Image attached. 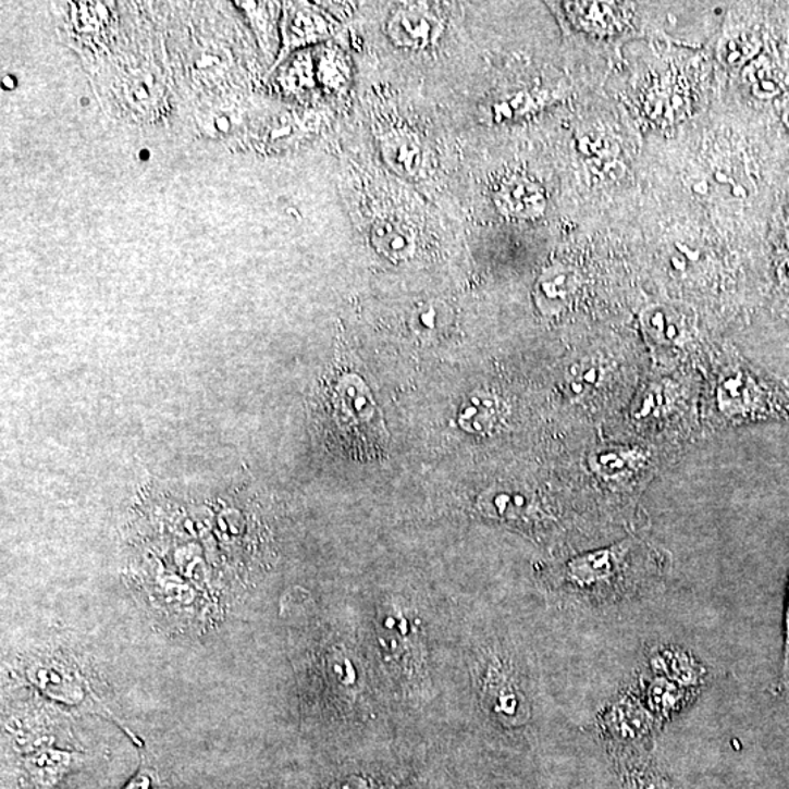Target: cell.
I'll list each match as a JSON object with an SVG mask.
<instances>
[{
    "label": "cell",
    "instance_id": "cell-1",
    "mask_svg": "<svg viewBox=\"0 0 789 789\" xmlns=\"http://www.w3.org/2000/svg\"><path fill=\"white\" fill-rule=\"evenodd\" d=\"M638 545L637 541L625 540L575 557L566 566L567 581L596 603H617L637 590L630 569Z\"/></svg>",
    "mask_w": 789,
    "mask_h": 789
},
{
    "label": "cell",
    "instance_id": "cell-2",
    "mask_svg": "<svg viewBox=\"0 0 789 789\" xmlns=\"http://www.w3.org/2000/svg\"><path fill=\"white\" fill-rule=\"evenodd\" d=\"M719 400L728 417L789 423V386L745 362L728 367L725 381H720Z\"/></svg>",
    "mask_w": 789,
    "mask_h": 789
},
{
    "label": "cell",
    "instance_id": "cell-3",
    "mask_svg": "<svg viewBox=\"0 0 789 789\" xmlns=\"http://www.w3.org/2000/svg\"><path fill=\"white\" fill-rule=\"evenodd\" d=\"M599 725L605 739L614 743L637 744L643 743L663 724L648 710L638 690H626L605 706L599 716Z\"/></svg>",
    "mask_w": 789,
    "mask_h": 789
},
{
    "label": "cell",
    "instance_id": "cell-4",
    "mask_svg": "<svg viewBox=\"0 0 789 789\" xmlns=\"http://www.w3.org/2000/svg\"><path fill=\"white\" fill-rule=\"evenodd\" d=\"M335 405L341 428L360 437L382 436L383 426L378 416L377 404L360 378L349 374L341 381L336 387Z\"/></svg>",
    "mask_w": 789,
    "mask_h": 789
},
{
    "label": "cell",
    "instance_id": "cell-5",
    "mask_svg": "<svg viewBox=\"0 0 789 789\" xmlns=\"http://www.w3.org/2000/svg\"><path fill=\"white\" fill-rule=\"evenodd\" d=\"M638 693L661 724L685 710L698 694L694 690L682 688L668 678L651 673L639 680Z\"/></svg>",
    "mask_w": 789,
    "mask_h": 789
},
{
    "label": "cell",
    "instance_id": "cell-6",
    "mask_svg": "<svg viewBox=\"0 0 789 789\" xmlns=\"http://www.w3.org/2000/svg\"><path fill=\"white\" fill-rule=\"evenodd\" d=\"M494 200L502 214L514 219H535L543 214L545 208L543 189L525 177H511L503 183Z\"/></svg>",
    "mask_w": 789,
    "mask_h": 789
},
{
    "label": "cell",
    "instance_id": "cell-7",
    "mask_svg": "<svg viewBox=\"0 0 789 789\" xmlns=\"http://www.w3.org/2000/svg\"><path fill=\"white\" fill-rule=\"evenodd\" d=\"M648 673L668 678L694 692H699L703 678H705V669L702 665L688 652L677 650V648H661V650L652 652L648 659Z\"/></svg>",
    "mask_w": 789,
    "mask_h": 789
},
{
    "label": "cell",
    "instance_id": "cell-8",
    "mask_svg": "<svg viewBox=\"0 0 789 789\" xmlns=\"http://www.w3.org/2000/svg\"><path fill=\"white\" fill-rule=\"evenodd\" d=\"M434 28H436V21L417 10L396 12L390 23V33L394 41L404 47H411V49L428 46L436 32Z\"/></svg>",
    "mask_w": 789,
    "mask_h": 789
},
{
    "label": "cell",
    "instance_id": "cell-9",
    "mask_svg": "<svg viewBox=\"0 0 789 789\" xmlns=\"http://www.w3.org/2000/svg\"><path fill=\"white\" fill-rule=\"evenodd\" d=\"M370 238H372L374 249L392 262H403V260L411 258L416 251L414 234L396 221H378L373 224Z\"/></svg>",
    "mask_w": 789,
    "mask_h": 789
},
{
    "label": "cell",
    "instance_id": "cell-10",
    "mask_svg": "<svg viewBox=\"0 0 789 789\" xmlns=\"http://www.w3.org/2000/svg\"><path fill=\"white\" fill-rule=\"evenodd\" d=\"M643 330L656 345H676L688 330L685 316L668 306H652L642 318Z\"/></svg>",
    "mask_w": 789,
    "mask_h": 789
},
{
    "label": "cell",
    "instance_id": "cell-11",
    "mask_svg": "<svg viewBox=\"0 0 789 789\" xmlns=\"http://www.w3.org/2000/svg\"><path fill=\"white\" fill-rule=\"evenodd\" d=\"M645 460L642 451L608 447V449L596 452L591 465L599 476L604 477L605 481L621 483V481L629 480L631 473L641 469Z\"/></svg>",
    "mask_w": 789,
    "mask_h": 789
},
{
    "label": "cell",
    "instance_id": "cell-12",
    "mask_svg": "<svg viewBox=\"0 0 789 789\" xmlns=\"http://www.w3.org/2000/svg\"><path fill=\"white\" fill-rule=\"evenodd\" d=\"M501 403L488 394L472 395L463 404L459 424L469 433H488L501 420Z\"/></svg>",
    "mask_w": 789,
    "mask_h": 789
},
{
    "label": "cell",
    "instance_id": "cell-13",
    "mask_svg": "<svg viewBox=\"0 0 789 789\" xmlns=\"http://www.w3.org/2000/svg\"><path fill=\"white\" fill-rule=\"evenodd\" d=\"M383 157L396 172L409 176L420 168L421 148L411 136H392L383 140Z\"/></svg>",
    "mask_w": 789,
    "mask_h": 789
},
{
    "label": "cell",
    "instance_id": "cell-14",
    "mask_svg": "<svg viewBox=\"0 0 789 789\" xmlns=\"http://www.w3.org/2000/svg\"><path fill=\"white\" fill-rule=\"evenodd\" d=\"M481 505H483L485 515L506 520L522 519L531 510L527 496L520 493L505 492V490L485 494Z\"/></svg>",
    "mask_w": 789,
    "mask_h": 789
},
{
    "label": "cell",
    "instance_id": "cell-15",
    "mask_svg": "<svg viewBox=\"0 0 789 789\" xmlns=\"http://www.w3.org/2000/svg\"><path fill=\"white\" fill-rule=\"evenodd\" d=\"M67 765H70V757L66 754H42L28 763V769L34 782L40 787H51L61 778Z\"/></svg>",
    "mask_w": 789,
    "mask_h": 789
},
{
    "label": "cell",
    "instance_id": "cell-16",
    "mask_svg": "<svg viewBox=\"0 0 789 789\" xmlns=\"http://www.w3.org/2000/svg\"><path fill=\"white\" fill-rule=\"evenodd\" d=\"M778 690H779V692H787V690H789V579H788V587H787V595H785L784 651H782V664H780Z\"/></svg>",
    "mask_w": 789,
    "mask_h": 789
},
{
    "label": "cell",
    "instance_id": "cell-17",
    "mask_svg": "<svg viewBox=\"0 0 789 789\" xmlns=\"http://www.w3.org/2000/svg\"><path fill=\"white\" fill-rule=\"evenodd\" d=\"M436 319L437 311L433 307H426V309L420 310V313H418V322H420V325L428 328V330H433L436 326Z\"/></svg>",
    "mask_w": 789,
    "mask_h": 789
},
{
    "label": "cell",
    "instance_id": "cell-18",
    "mask_svg": "<svg viewBox=\"0 0 789 789\" xmlns=\"http://www.w3.org/2000/svg\"><path fill=\"white\" fill-rule=\"evenodd\" d=\"M125 789H158L157 785L153 784L151 776L148 774H139L136 778L132 779Z\"/></svg>",
    "mask_w": 789,
    "mask_h": 789
},
{
    "label": "cell",
    "instance_id": "cell-19",
    "mask_svg": "<svg viewBox=\"0 0 789 789\" xmlns=\"http://www.w3.org/2000/svg\"><path fill=\"white\" fill-rule=\"evenodd\" d=\"M341 789H372L365 782V780L361 779H352L348 780V782H345Z\"/></svg>",
    "mask_w": 789,
    "mask_h": 789
}]
</instances>
